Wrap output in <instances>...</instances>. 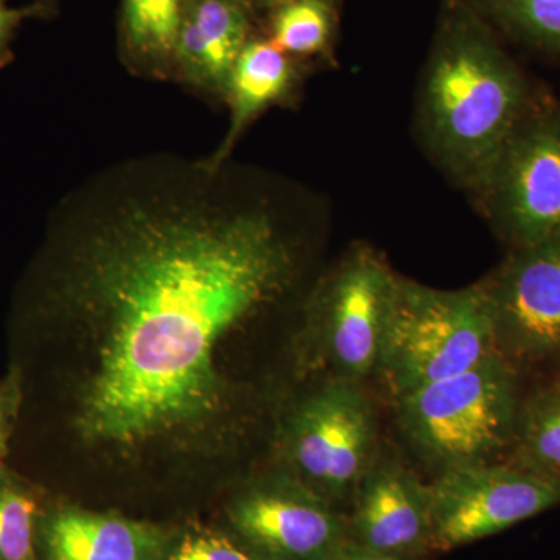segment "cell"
Masks as SVG:
<instances>
[{
    "label": "cell",
    "mask_w": 560,
    "mask_h": 560,
    "mask_svg": "<svg viewBox=\"0 0 560 560\" xmlns=\"http://www.w3.org/2000/svg\"><path fill=\"white\" fill-rule=\"evenodd\" d=\"M327 560H420L407 556L389 555V552L374 551L370 548L346 541L340 550L335 551Z\"/></svg>",
    "instance_id": "cell-23"
},
{
    "label": "cell",
    "mask_w": 560,
    "mask_h": 560,
    "mask_svg": "<svg viewBox=\"0 0 560 560\" xmlns=\"http://www.w3.org/2000/svg\"><path fill=\"white\" fill-rule=\"evenodd\" d=\"M57 13V0H31L22 7L0 0V70L14 60L13 43L22 24L28 20H51Z\"/></svg>",
    "instance_id": "cell-21"
},
{
    "label": "cell",
    "mask_w": 560,
    "mask_h": 560,
    "mask_svg": "<svg viewBox=\"0 0 560 560\" xmlns=\"http://www.w3.org/2000/svg\"><path fill=\"white\" fill-rule=\"evenodd\" d=\"M190 0H120L117 51L138 79L172 81L176 43Z\"/></svg>",
    "instance_id": "cell-15"
},
{
    "label": "cell",
    "mask_w": 560,
    "mask_h": 560,
    "mask_svg": "<svg viewBox=\"0 0 560 560\" xmlns=\"http://www.w3.org/2000/svg\"><path fill=\"white\" fill-rule=\"evenodd\" d=\"M521 407L514 364L499 352L394 400L401 433L438 474L495 463L515 441Z\"/></svg>",
    "instance_id": "cell-5"
},
{
    "label": "cell",
    "mask_w": 560,
    "mask_h": 560,
    "mask_svg": "<svg viewBox=\"0 0 560 560\" xmlns=\"http://www.w3.org/2000/svg\"><path fill=\"white\" fill-rule=\"evenodd\" d=\"M506 31L544 49L560 50V0H482Z\"/></svg>",
    "instance_id": "cell-19"
},
{
    "label": "cell",
    "mask_w": 560,
    "mask_h": 560,
    "mask_svg": "<svg viewBox=\"0 0 560 560\" xmlns=\"http://www.w3.org/2000/svg\"><path fill=\"white\" fill-rule=\"evenodd\" d=\"M497 353L486 280L436 290L397 276L377 375L397 400Z\"/></svg>",
    "instance_id": "cell-4"
},
{
    "label": "cell",
    "mask_w": 560,
    "mask_h": 560,
    "mask_svg": "<svg viewBox=\"0 0 560 560\" xmlns=\"http://www.w3.org/2000/svg\"><path fill=\"white\" fill-rule=\"evenodd\" d=\"M478 194L517 248L560 241V116L523 120Z\"/></svg>",
    "instance_id": "cell-9"
},
{
    "label": "cell",
    "mask_w": 560,
    "mask_h": 560,
    "mask_svg": "<svg viewBox=\"0 0 560 560\" xmlns=\"http://www.w3.org/2000/svg\"><path fill=\"white\" fill-rule=\"evenodd\" d=\"M486 287L501 357L512 364L560 359V241L517 248Z\"/></svg>",
    "instance_id": "cell-10"
},
{
    "label": "cell",
    "mask_w": 560,
    "mask_h": 560,
    "mask_svg": "<svg viewBox=\"0 0 560 560\" xmlns=\"http://www.w3.org/2000/svg\"><path fill=\"white\" fill-rule=\"evenodd\" d=\"M518 466L560 480V385L537 390L521 407Z\"/></svg>",
    "instance_id": "cell-18"
},
{
    "label": "cell",
    "mask_w": 560,
    "mask_h": 560,
    "mask_svg": "<svg viewBox=\"0 0 560 560\" xmlns=\"http://www.w3.org/2000/svg\"><path fill=\"white\" fill-rule=\"evenodd\" d=\"M525 109L521 70L474 13L452 10L420 92V125L434 158L463 186L480 191Z\"/></svg>",
    "instance_id": "cell-2"
},
{
    "label": "cell",
    "mask_w": 560,
    "mask_h": 560,
    "mask_svg": "<svg viewBox=\"0 0 560 560\" xmlns=\"http://www.w3.org/2000/svg\"><path fill=\"white\" fill-rule=\"evenodd\" d=\"M178 526L47 499L38 522L40 560H165Z\"/></svg>",
    "instance_id": "cell-12"
},
{
    "label": "cell",
    "mask_w": 560,
    "mask_h": 560,
    "mask_svg": "<svg viewBox=\"0 0 560 560\" xmlns=\"http://www.w3.org/2000/svg\"><path fill=\"white\" fill-rule=\"evenodd\" d=\"M49 492L9 466L0 470V560H40L38 522Z\"/></svg>",
    "instance_id": "cell-16"
},
{
    "label": "cell",
    "mask_w": 560,
    "mask_h": 560,
    "mask_svg": "<svg viewBox=\"0 0 560 560\" xmlns=\"http://www.w3.org/2000/svg\"><path fill=\"white\" fill-rule=\"evenodd\" d=\"M228 160L113 162L51 209L11 327L62 444L132 486L230 478L259 423L246 345L301 291L307 238L285 195Z\"/></svg>",
    "instance_id": "cell-1"
},
{
    "label": "cell",
    "mask_w": 560,
    "mask_h": 560,
    "mask_svg": "<svg viewBox=\"0 0 560 560\" xmlns=\"http://www.w3.org/2000/svg\"><path fill=\"white\" fill-rule=\"evenodd\" d=\"M350 501L352 544L420 560L434 551L429 485L397 456L381 448Z\"/></svg>",
    "instance_id": "cell-11"
},
{
    "label": "cell",
    "mask_w": 560,
    "mask_h": 560,
    "mask_svg": "<svg viewBox=\"0 0 560 560\" xmlns=\"http://www.w3.org/2000/svg\"><path fill=\"white\" fill-rule=\"evenodd\" d=\"M22 411V388L16 372L0 378V470L7 466L10 441L20 423Z\"/></svg>",
    "instance_id": "cell-22"
},
{
    "label": "cell",
    "mask_w": 560,
    "mask_h": 560,
    "mask_svg": "<svg viewBox=\"0 0 560 560\" xmlns=\"http://www.w3.org/2000/svg\"><path fill=\"white\" fill-rule=\"evenodd\" d=\"M301 84L300 61L257 33L235 62L228 83L224 105L230 109V127L219 147L208 154L213 164L231 160L238 140L265 110L289 105Z\"/></svg>",
    "instance_id": "cell-14"
},
{
    "label": "cell",
    "mask_w": 560,
    "mask_h": 560,
    "mask_svg": "<svg viewBox=\"0 0 560 560\" xmlns=\"http://www.w3.org/2000/svg\"><path fill=\"white\" fill-rule=\"evenodd\" d=\"M305 383L276 416L275 466L338 506L352 500L381 452L377 412L363 383Z\"/></svg>",
    "instance_id": "cell-6"
},
{
    "label": "cell",
    "mask_w": 560,
    "mask_h": 560,
    "mask_svg": "<svg viewBox=\"0 0 560 560\" xmlns=\"http://www.w3.org/2000/svg\"><path fill=\"white\" fill-rule=\"evenodd\" d=\"M257 20L243 0H190L176 43L172 83L209 105H224L232 69L259 33Z\"/></svg>",
    "instance_id": "cell-13"
},
{
    "label": "cell",
    "mask_w": 560,
    "mask_h": 560,
    "mask_svg": "<svg viewBox=\"0 0 560 560\" xmlns=\"http://www.w3.org/2000/svg\"><path fill=\"white\" fill-rule=\"evenodd\" d=\"M165 560H267L230 529L189 518L178 526Z\"/></svg>",
    "instance_id": "cell-20"
},
{
    "label": "cell",
    "mask_w": 560,
    "mask_h": 560,
    "mask_svg": "<svg viewBox=\"0 0 560 560\" xmlns=\"http://www.w3.org/2000/svg\"><path fill=\"white\" fill-rule=\"evenodd\" d=\"M434 551L466 547L560 504V480L489 463L441 471L429 485Z\"/></svg>",
    "instance_id": "cell-8"
},
{
    "label": "cell",
    "mask_w": 560,
    "mask_h": 560,
    "mask_svg": "<svg viewBox=\"0 0 560 560\" xmlns=\"http://www.w3.org/2000/svg\"><path fill=\"white\" fill-rule=\"evenodd\" d=\"M223 521L267 560H327L349 540L337 504L276 466L235 482Z\"/></svg>",
    "instance_id": "cell-7"
},
{
    "label": "cell",
    "mask_w": 560,
    "mask_h": 560,
    "mask_svg": "<svg viewBox=\"0 0 560 560\" xmlns=\"http://www.w3.org/2000/svg\"><path fill=\"white\" fill-rule=\"evenodd\" d=\"M397 276L377 250L357 243L313 283L290 341L298 381L375 375Z\"/></svg>",
    "instance_id": "cell-3"
},
{
    "label": "cell",
    "mask_w": 560,
    "mask_h": 560,
    "mask_svg": "<svg viewBox=\"0 0 560 560\" xmlns=\"http://www.w3.org/2000/svg\"><path fill=\"white\" fill-rule=\"evenodd\" d=\"M265 36L296 61L323 57L335 32L331 0H289L267 14Z\"/></svg>",
    "instance_id": "cell-17"
},
{
    "label": "cell",
    "mask_w": 560,
    "mask_h": 560,
    "mask_svg": "<svg viewBox=\"0 0 560 560\" xmlns=\"http://www.w3.org/2000/svg\"><path fill=\"white\" fill-rule=\"evenodd\" d=\"M243 2L259 18L260 14L267 16L270 11L278 9L282 3L289 2V0H243Z\"/></svg>",
    "instance_id": "cell-24"
}]
</instances>
